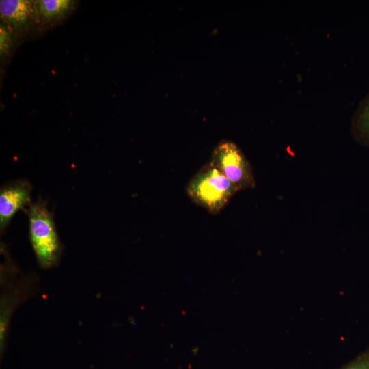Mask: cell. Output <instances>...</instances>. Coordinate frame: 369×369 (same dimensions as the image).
<instances>
[{"label": "cell", "mask_w": 369, "mask_h": 369, "mask_svg": "<svg viewBox=\"0 0 369 369\" xmlns=\"http://www.w3.org/2000/svg\"><path fill=\"white\" fill-rule=\"evenodd\" d=\"M238 190L254 188L255 179L251 163L240 148L230 141H221L214 149L211 161Z\"/></svg>", "instance_id": "3957f363"}, {"label": "cell", "mask_w": 369, "mask_h": 369, "mask_svg": "<svg viewBox=\"0 0 369 369\" xmlns=\"http://www.w3.org/2000/svg\"><path fill=\"white\" fill-rule=\"evenodd\" d=\"M31 186L18 180L3 186L0 192V228L4 230L15 213L31 201Z\"/></svg>", "instance_id": "277c9868"}, {"label": "cell", "mask_w": 369, "mask_h": 369, "mask_svg": "<svg viewBox=\"0 0 369 369\" xmlns=\"http://www.w3.org/2000/svg\"><path fill=\"white\" fill-rule=\"evenodd\" d=\"M12 46L11 35L7 28L1 25L0 26V53L1 57L7 56Z\"/></svg>", "instance_id": "ba28073f"}, {"label": "cell", "mask_w": 369, "mask_h": 369, "mask_svg": "<svg viewBox=\"0 0 369 369\" xmlns=\"http://www.w3.org/2000/svg\"><path fill=\"white\" fill-rule=\"evenodd\" d=\"M33 3L27 0H1L0 14L1 18L16 27L23 26L32 14Z\"/></svg>", "instance_id": "5b68a950"}, {"label": "cell", "mask_w": 369, "mask_h": 369, "mask_svg": "<svg viewBox=\"0 0 369 369\" xmlns=\"http://www.w3.org/2000/svg\"><path fill=\"white\" fill-rule=\"evenodd\" d=\"M341 369H369V352L359 355Z\"/></svg>", "instance_id": "9c48e42d"}, {"label": "cell", "mask_w": 369, "mask_h": 369, "mask_svg": "<svg viewBox=\"0 0 369 369\" xmlns=\"http://www.w3.org/2000/svg\"><path fill=\"white\" fill-rule=\"evenodd\" d=\"M40 17L51 20L63 16L72 7L70 0H40L35 2Z\"/></svg>", "instance_id": "52a82bcc"}, {"label": "cell", "mask_w": 369, "mask_h": 369, "mask_svg": "<svg viewBox=\"0 0 369 369\" xmlns=\"http://www.w3.org/2000/svg\"><path fill=\"white\" fill-rule=\"evenodd\" d=\"M239 191L210 163L204 165L189 181L187 193L196 204L217 214Z\"/></svg>", "instance_id": "6da1fadb"}, {"label": "cell", "mask_w": 369, "mask_h": 369, "mask_svg": "<svg viewBox=\"0 0 369 369\" xmlns=\"http://www.w3.org/2000/svg\"><path fill=\"white\" fill-rule=\"evenodd\" d=\"M29 219L30 241L38 264L43 269L57 265L62 247L46 202L31 204Z\"/></svg>", "instance_id": "7a4b0ae2"}, {"label": "cell", "mask_w": 369, "mask_h": 369, "mask_svg": "<svg viewBox=\"0 0 369 369\" xmlns=\"http://www.w3.org/2000/svg\"><path fill=\"white\" fill-rule=\"evenodd\" d=\"M351 133L359 144L369 148V91L352 116Z\"/></svg>", "instance_id": "8992f818"}]
</instances>
